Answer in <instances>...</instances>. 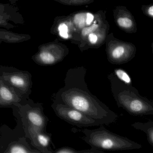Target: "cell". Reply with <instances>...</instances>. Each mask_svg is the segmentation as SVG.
<instances>
[{
    "instance_id": "d6986e66",
    "label": "cell",
    "mask_w": 153,
    "mask_h": 153,
    "mask_svg": "<svg viewBox=\"0 0 153 153\" xmlns=\"http://www.w3.org/2000/svg\"><path fill=\"white\" fill-rule=\"evenodd\" d=\"M89 41L92 44H95L97 42V37L95 34L94 33H91L89 34Z\"/></svg>"
},
{
    "instance_id": "ffe728a7",
    "label": "cell",
    "mask_w": 153,
    "mask_h": 153,
    "mask_svg": "<svg viewBox=\"0 0 153 153\" xmlns=\"http://www.w3.org/2000/svg\"><path fill=\"white\" fill-rule=\"evenodd\" d=\"M94 17L93 15L90 14V13H88L87 14V20L86 23L88 25H90L93 22L94 20Z\"/></svg>"
},
{
    "instance_id": "7c38bea8",
    "label": "cell",
    "mask_w": 153,
    "mask_h": 153,
    "mask_svg": "<svg viewBox=\"0 0 153 153\" xmlns=\"http://www.w3.org/2000/svg\"><path fill=\"white\" fill-rule=\"evenodd\" d=\"M30 134L33 135V139H35V141L42 147H47L49 146L50 142V138L49 136L43 133L34 132L33 131L30 129Z\"/></svg>"
},
{
    "instance_id": "8fae6325",
    "label": "cell",
    "mask_w": 153,
    "mask_h": 153,
    "mask_svg": "<svg viewBox=\"0 0 153 153\" xmlns=\"http://www.w3.org/2000/svg\"><path fill=\"white\" fill-rule=\"evenodd\" d=\"M131 126L136 129L144 131L146 134L149 143L153 146V121H149L147 122H137L131 124Z\"/></svg>"
},
{
    "instance_id": "ba28073f",
    "label": "cell",
    "mask_w": 153,
    "mask_h": 153,
    "mask_svg": "<svg viewBox=\"0 0 153 153\" xmlns=\"http://www.w3.org/2000/svg\"><path fill=\"white\" fill-rule=\"evenodd\" d=\"M31 36L26 34L13 33L7 29L0 28V46L2 42L16 44L29 41Z\"/></svg>"
},
{
    "instance_id": "9a60e30c",
    "label": "cell",
    "mask_w": 153,
    "mask_h": 153,
    "mask_svg": "<svg viewBox=\"0 0 153 153\" xmlns=\"http://www.w3.org/2000/svg\"><path fill=\"white\" fill-rule=\"evenodd\" d=\"M10 152L12 153H29V151L23 146L16 145L10 148Z\"/></svg>"
},
{
    "instance_id": "4fadbf2b",
    "label": "cell",
    "mask_w": 153,
    "mask_h": 153,
    "mask_svg": "<svg viewBox=\"0 0 153 153\" xmlns=\"http://www.w3.org/2000/svg\"><path fill=\"white\" fill-rule=\"evenodd\" d=\"M55 152L57 153H103V151L93 148H91L90 149L77 150L72 148L66 146L59 149L56 150Z\"/></svg>"
},
{
    "instance_id": "e0dca14e",
    "label": "cell",
    "mask_w": 153,
    "mask_h": 153,
    "mask_svg": "<svg viewBox=\"0 0 153 153\" xmlns=\"http://www.w3.org/2000/svg\"><path fill=\"white\" fill-rule=\"evenodd\" d=\"M117 22L120 26L126 28L131 27L132 25L131 20L128 18H120Z\"/></svg>"
},
{
    "instance_id": "277c9868",
    "label": "cell",
    "mask_w": 153,
    "mask_h": 153,
    "mask_svg": "<svg viewBox=\"0 0 153 153\" xmlns=\"http://www.w3.org/2000/svg\"><path fill=\"white\" fill-rule=\"evenodd\" d=\"M52 107L58 117L78 128L102 125L93 118L63 103L56 101Z\"/></svg>"
},
{
    "instance_id": "3957f363",
    "label": "cell",
    "mask_w": 153,
    "mask_h": 153,
    "mask_svg": "<svg viewBox=\"0 0 153 153\" xmlns=\"http://www.w3.org/2000/svg\"><path fill=\"white\" fill-rule=\"evenodd\" d=\"M98 128L78 129L84 134L82 139L91 146V148L104 151L133 150L142 148L140 144L126 137L115 134L105 128L102 125Z\"/></svg>"
},
{
    "instance_id": "52a82bcc",
    "label": "cell",
    "mask_w": 153,
    "mask_h": 153,
    "mask_svg": "<svg viewBox=\"0 0 153 153\" xmlns=\"http://www.w3.org/2000/svg\"><path fill=\"white\" fill-rule=\"evenodd\" d=\"M4 79L10 85L23 92H27L29 89V78L25 74L18 72L7 73L4 75Z\"/></svg>"
},
{
    "instance_id": "2e32d148",
    "label": "cell",
    "mask_w": 153,
    "mask_h": 153,
    "mask_svg": "<svg viewBox=\"0 0 153 153\" xmlns=\"http://www.w3.org/2000/svg\"><path fill=\"white\" fill-rule=\"evenodd\" d=\"M58 29L59 34L61 37L64 38H68V26L64 23L60 24L58 26Z\"/></svg>"
},
{
    "instance_id": "ac0fdd59",
    "label": "cell",
    "mask_w": 153,
    "mask_h": 153,
    "mask_svg": "<svg viewBox=\"0 0 153 153\" xmlns=\"http://www.w3.org/2000/svg\"><path fill=\"white\" fill-rule=\"evenodd\" d=\"M98 27L97 25H94L90 27L84 28L82 31V34L83 36H86L89 33H92Z\"/></svg>"
},
{
    "instance_id": "7a4b0ae2",
    "label": "cell",
    "mask_w": 153,
    "mask_h": 153,
    "mask_svg": "<svg viewBox=\"0 0 153 153\" xmlns=\"http://www.w3.org/2000/svg\"><path fill=\"white\" fill-rule=\"evenodd\" d=\"M113 97L118 107L131 115H153V102L140 94L132 84H127L119 79L113 73L107 76Z\"/></svg>"
},
{
    "instance_id": "9c48e42d",
    "label": "cell",
    "mask_w": 153,
    "mask_h": 153,
    "mask_svg": "<svg viewBox=\"0 0 153 153\" xmlns=\"http://www.w3.org/2000/svg\"><path fill=\"white\" fill-rule=\"evenodd\" d=\"M18 101V97L11 88L0 82V103L8 104Z\"/></svg>"
},
{
    "instance_id": "8992f818",
    "label": "cell",
    "mask_w": 153,
    "mask_h": 153,
    "mask_svg": "<svg viewBox=\"0 0 153 153\" xmlns=\"http://www.w3.org/2000/svg\"><path fill=\"white\" fill-rule=\"evenodd\" d=\"M56 46L53 44L41 45L38 51L32 57L33 59L37 64L47 66L58 63L62 59V55L58 51Z\"/></svg>"
},
{
    "instance_id": "30bf717a",
    "label": "cell",
    "mask_w": 153,
    "mask_h": 153,
    "mask_svg": "<svg viewBox=\"0 0 153 153\" xmlns=\"http://www.w3.org/2000/svg\"><path fill=\"white\" fill-rule=\"evenodd\" d=\"M27 119L29 123L36 129H43L45 125V118L36 110H31L27 112Z\"/></svg>"
},
{
    "instance_id": "44dd1931",
    "label": "cell",
    "mask_w": 153,
    "mask_h": 153,
    "mask_svg": "<svg viewBox=\"0 0 153 153\" xmlns=\"http://www.w3.org/2000/svg\"><path fill=\"white\" fill-rule=\"evenodd\" d=\"M149 13L151 16H153V6H151V7L149 9Z\"/></svg>"
},
{
    "instance_id": "6da1fadb",
    "label": "cell",
    "mask_w": 153,
    "mask_h": 153,
    "mask_svg": "<svg viewBox=\"0 0 153 153\" xmlns=\"http://www.w3.org/2000/svg\"><path fill=\"white\" fill-rule=\"evenodd\" d=\"M86 73L83 66L69 69L64 79L65 85L56 94V101L81 112L101 125L114 123L118 114L90 92L85 81Z\"/></svg>"
},
{
    "instance_id": "5bb4252c",
    "label": "cell",
    "mask_w": 153,
    "mask_h": 153,
    "mask_svg": "<svg viewBox=\"0 0 153 153\" xmlns=\"http://www.w3.org/2000/svg\"><path fill=\"white\" fill-rule=\"evenodd\" d=\"M120 80L127 84H132V80L128 73L124 70L116 69L113 73Z\"/></svg>"
},
{
    "instance_id": "5b68a950",
    "label": "cell",
    "mask_w": 153,
    "mask_h": 153,
    "mask_svg": "<svg viewBox=\"0 0 153 153\" xmlns=\"http://www.w3.org/2000/svg\"><path fill=\"white\" fill-rule=\"evenodd\" d=\"M16 25H23L25 21L23 15L16 6L9 3H0V27L10 30L15 28Z\"/></svg>"
}]
</instances>
